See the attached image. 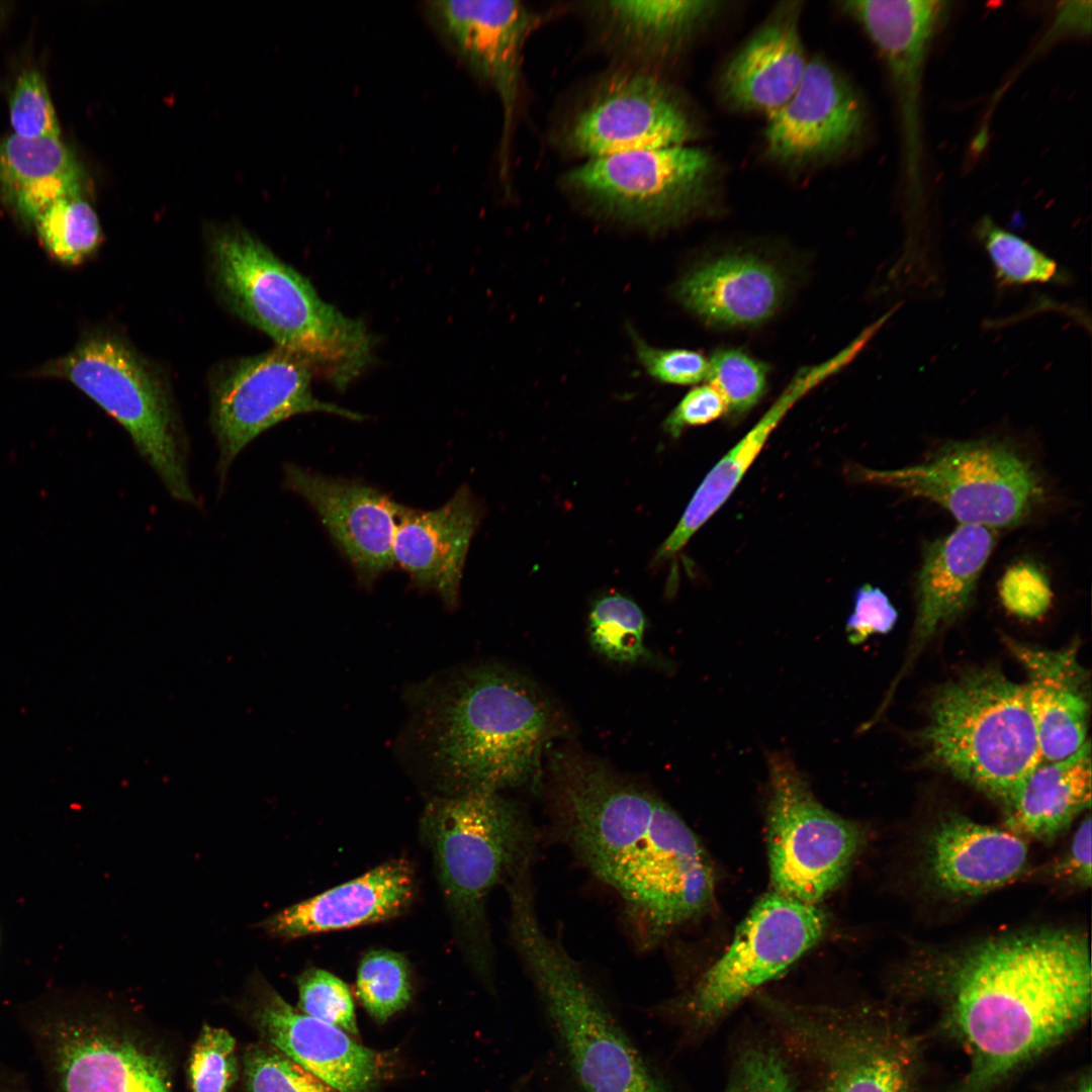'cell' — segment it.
I'll return each mask as SVG.
<instances>
[{
  "label": "cell",
  "mask_w": 1092,
  "mask_h": 1092,
  "mask_svg": "<svg viewBox=\"0 0 1092 1092\" xmlns=\"http://www.w3.org/2000/svg\"><path fill=\"white\" fill-rule=\"evenodd\" d=\"M0 191L25 221L33 222L55 201L83 193V172L56 138L0 140Z\"/></svg>",
  "instance_id": "30"
},
{
  "label": "cell",
  "mask_w": 1092,
  "mask_h": 1092,
  "mask_svg": "<svg viewBox=\"0 0 1092 1092\" xmlns=\"http://www.w3.org/2000/svg\"><path fill=\"white\" fill-rule=\"evenodd\" d=\"M767 367L738 349H719L709 360L707 379L724 399L727 411L744 414L766 389Z\"/></svg>",
  "instance_id": "38"
},
{
  "label": "cell",
  "mask_w": 1092,
  "mask_h": 1092,
  "mask_svg": "<svg viewBox=\"0 0 1092 1092\" xmlns=\"http://www.w3.org/2000/svg\"><path fill=\"white\" fill-rule=\"evenodd\" d=\"M1006 645L1027 673L1042 760L1073 754L1087 740L1090 713L1089 677L1078 661L1077 644L1049 650L1008 638Z\"/></svg>",
  "instance_id": "25"
},
{
  "label": "cell",
  "mask_w": 1092,
  "mask_h": 1092,
  "mask_svg": "<svg viewBox=\"0 0 1092 1092\" xmlns=\"http://www.w3.org/2000/svg\"><path fill=\"white\" fill-rule=\"evenodd\" d=\"M298 1010L358 1036L354 1001L347 984L322 969H308L296 978Z\"/></svg>",
  "instance_id": "40"
},
{
  "label": "cell",
  "mask_w": 1092,
  "mask_h": 1092,
  "mask_svg": "<svg viewBox=\"0 0 1092 1092\" xmlns=\"http://www.w3.org/2000/svg\"><path fill=\"white\" fill-rule=\"evenodd\" d=\"M243 1067L247 1092H340L266 1041L247 1048Z\"/></svg>",
  "instance_id": "37"
},
{
  "label": "cell",
  "mask_w": 1092,
  "mask_h": 1092,
  "mask_svg": "<svg viewBox=\"0 0 1092 1092\" xmlns=\"http://www.w3.org/2000/svg\"><path fill=\"white\" fill-rule=\"evenodd\" d=\"M82 390L129 435L138 453L169 494L196 506L187 466V442L161 374L128 342L94 333L39 369Z\"/></svg>",
  "instance_id": "8"
},
{
  "label": "cell",
  "mask_w": 1092,
  "mask_h": 1092,
  "mask_svg": "<svg viewBox=\"0 0 1092 1092\" xmlns=\"http://www.w3.org/2000/svg\"><path fill=\"white\" fill-rule=\"evenodd\" d=\"M1091 803V745L1055 761L1042 760L1006 804V827L1023 837L1050 839Z\"/></svg>",
  "instance_id": "29"
},
{
  "label": "cell",
  "mask_w": 1092,
  "mask_h": 1092,
  "mask_svg": "<svg viewBox=\"0 0 1092 1092\" xmlns=\"http://www.w3.org/2000/svg\"><path fill=\"white\" fill-rule=\"evenodd\" d=\"M800 11L798 2L784 3L729 60L720 79L729 105L768 116L792 97L809 62Z\"/></svg>",
  "instance_id": "23"
},
{
  "label": "cell",
  "mask_w": 1092,
  "mask_h": 1092,
  "mask_svg": "<svg viewBox=\"0 0 1092 1092\" xmlns=\"http://www.w3.org/2000/svg\"><path fill=\"white\" fill-rule=\"evenodd\" d=\"M843 367L844 358L836 354L821 364L802 369L795 376L755 426L709 471L679 522L659 547L655 562H664L681 551L692 536L728 499L790 408L813 387Z\"/></svg>",
  "instance_id": "28"
},
{
  "label": "cell",
  "mask_w": 1092,
  "mask_h": 1092,
  "mask_svg": "<svg viewBox=\"0 0 1092 1092\" xmlns=\"http://www.w3.org/2000/svg\"><path fill=\"white\" fill-rule=\"evenodd\" d=\"M790 1049L813 1070L814 1092H914V1045L869 1009L765 1000Z\"/></svg>",
  "instance_id": "11"
},
{
  "label": "cell",
  "mask_w": 1092,
  "mask_h": 1092,
  "mask_svg": "<svg viewBox=\"0 0 1092 1092\" xmlns=\"http://www.w3.org/2000/svg\"><path fill=\"white\" fill-rule=\"evenodd\" d=\"M217 289L229 307L302 359L338 389L372 362L365 325L324 301L300 273L247 231H217L210 243Z\"/></svg>",
  "instance_id": "4"
},
{
  "label": "cell",
  "mask_w": 1092,
  "mask_h": 1092,
  "mask_svg": "<svg viewBox=\"0 0 1092 1092\" xmlns=\"http://www.w3.org/2000/svg\"><path fill=\"white\" fill-rule=\"evenodd\" d=\"M996 538V529L960 524L925 549L916 581L913 650L969 607Z\"/></svg>",
  "instance_id": "27"
},
{
  "label": "cell",
  "mask_w": 1092,
  "mask_h": 1092,
  "mask_svg": "<svg viewBox=\"0 0 1092 1092\" xmlns=\"http://www.w3.org/2000/svg\"><path fill=\"white\" fill-rule=\"evenodd\" d=\"M480 510L466 486L442 507L420 511L402 506L393 540L394 563L415 585L434 590L454 609Z\"/></svg>",
  "instance_id": "22"
},
{
  "label": "cell",
  "mask_w": 1092,
  "mask_h": 1092,
  "mask_svg": "<svg viewBox=\"0 0 1092 1092\" xmlns=\"http://www.w3.org/2000/svg\"><path fill=\"white\" fill-rule=\"evenodd\" d=\"M767 843L775 892L817 905L847 875L861 827L825 808L787 752L766 753Z\"/></svg>",
  "instance_id": "12"
},
{
  "label": "cell",
  "mask_w": 1092,
  "mask_h": 1092,
  "mask_svg": "<svg viewBox=\"0 0 1092 1092\" xmlns=\"http://www.w3.org/2000/svg\"><path fill=\"white\" fill-rule=\"evenodd\" d=\"M1072 1092H1091V1084L1089 1081L1084 1082Z\"/></svg>",
  "instance_id": "49"
},
{
  "label": "cell",
  "mask_w": 1092,
  "mask_h": 1092,
  "mask_svg": "<svg viewBox=\"0 0 1092 1092\" xmlns=\"http://www.w3.org/2000/svg\"><path fill=\"white\" fill-rule=\"evenodd\" d=\"M1064 874L1086 886L1091 883V818L1087 816L1074 834L1065 863Z\"/></svg>",
  "instance_id": "47"
},
{
  "label": "cell",
  "mask_w": 1092,
  "mask_h": 1092,
  "mask_svg": "<svg viewBox=\"0 0 1092 1092\" xmlns=\"http://www.w3.org/2000/svg\"><path fill=\"white\" fill-rule=\"evenodd\" d=\"M692 123L671 90L649 73L622 70L595 88L569 122L565 144L587 159L684 146Z\"/></svg>",
  "instance_id": "16"
},
{
  "label": "cell",
  "mask_w": 1092,
  "mask_h": 1092,
  "mask_svg": "<svg viewBox=\"0 0 1092 1092\" xmlns=\"http://www.w3.org/2000/svg\"><path fill=\"white\" fill-rule=\"evenodd\" d=\"M550 772L559 839L620 899L639 948L656 946L709 909L710 861L660 796L578 752L555 755Z\"/></svg>",
  "instance_id": "1"
},
{
  "label": "cell",
  "mask_w": 1092,
  "mask_h": 1092,
  "mask_svg": "<svg viewBox=\"0 0 1092 1092\" xmlns=\"http://www.w3.org/2000/svg\"><path fill=\"white\" fill-rule=\"evenodd\" d=\"M407 742L440 792H502L533 782L552 736L551 706L504 666L447 672L410 693Z\"/></svg>",
  "instance_id": "3"
},
{
  "label": "cell",
  "mask_w": 1092,
  "mask_h": 1092,
  "mask_svg": "<svg viewBox=\"0 0 1092 1092\" xmlns=\"http://www.w3.org/2000/svg\"><path fill=\"white\" fill-rule=\"evenodd\" d=\"M357 996L378 1023H384L404 1009L412 999L410 966L405 958L390 949H372L360 961Z\"/></svg>",
  "instance_id": "36"
},
{
  "label": "cell",
  "mask_w": 1092,
  "mask_h": 1092,
  "mask_svg": "<svg viewBox=\"0 0 1092 1092\" xmlns=\"http://www.w3.org/2000/svg\"><path fill=\"white\" fill-rule=\"evenodd\" d=\"M999 596L1010 613L1026 619L1042 616L1052 603L1045 573L1029 561L1018 562L1005 571L999 582Z\"/></svg>",
  "instance_id": "43"
},
{
  "label": "cell",
  "mask_w": 1092,
  "mask_h": 1092,
  "mask_svg": "<svg viewBox=\"0 0 1092 1092\" xmlns=\"http://www.w3.org/2000/svg\"><path fill=\"white\" fill-rule=\"evenodd\" d=\"M828 927L826 912L777 892L761 897L738 926L723 956L669 1004L693 1030H705L815 945Z\"/></svg>",
  "instance_id": "13"
},
{
  "label": "cell",
  "mask_w": 1092,
  "mask_h": 1092,
  "mask_svg": "<svg viewBox=\"0 0 1092 1092\" xmlns=\"http://www.w3.org/2000/svg\"><path fill=\"white\" fill-rule=\"evenodd\" d=\"M898 612L889 597L879 587L863 584L853 596V610L845 622L851 644H860L871 635L887 634L896 625Z\"/></svg>",
  "instance_id": "45"
},
{
  "label": "cell",
  "mask_w": 1092,
  "mask_h": 1092,
  "mask_svg": "<svg viewBox=\"0 0 1092 1092\" xmlns=\"http://www.w3.org/2000/svg\"><path fill=\"white\" fill-rule=\"evenodd\" d=\"M921 740L932 763L1005 805L1042 761L1025 684L995 669L939 689Z\"/></svg>",
  "instance_id": "7"
},
{
  "label": "cell",
  "mask_w": 1092,
  "mask_h": 1092,
  "mask_svg": "<svg viewBox=\"0 0 1092 1092\" xmlns=\"http://www.w3.org/2000/svg\"><path fill=\"white\" fill-rule=\"evenodd\" d=\"M32 223L49 253L68 265L89 258L102 240L98 216L83 193L55 201Z\"/></svg>",
  "instance_id": "34"
},
{
  "label": "cell",
  "mask_w": 1092,
  "mask_h": 1092,
  "mask_svg": "<svg viewBox=\"0 0 1092 1092\" xmlns=\"http://www.w3.org/2000/svg\"><path fill=\"white\" fill-rule=\"evenodd\" d=\"M0 13H1V6H0Z\"/></svg>",
  "instance_id": "50"
},
{
  "label": "cell",
  "mask_w": 1092,
  "mask_h": 1092,
  "mask_svg": "<svg viewBox=\"0 0 1092 1092\" xmlns=\"http://www.w3.org/2000/svg\"><path fill=\"white\" fill-rule=\"evenodd\" d=\"M0 1092H31L26 1077L18 1070L0 1063Z\"/></svg>",
  "instance_id": "48"
},
{
  "label": "cell",
  "mask_w": 1092,
  "mask_h": 1092,
  "mask_svg": "<svg viewBox=\"0 0 1092 1092\" xmlns=\"http://www.w3.org/2000/svg\"><path fill=\"white\" fill-rule=\"evenodd\" d=\"M254 1019L266 1042L340 1092H372L381 1057L344 1030L293 1008L260 975L251 980Z\"/></svg>",
  "instance_id": "20"
},
{
  "label": "cell",
  "mask_w": 1092,
  "mask_h": 1092,
  "mask_svg": "<svg viewBox=\"0 0 1092 1092\" xmlns=\"http://www.w3.org/2000/svg\"><path fill=\"white\" fill-rule=\"evenodd\" d=\"M312 374L302 359L276 347L236 360L213 381L210 425L221 481L252 441L293 416L321 412L363 420L355 412L317 399L310 388Z\"/></svg>",
  "instance_id": "15"
},
{
  "label": "cell",
  "mask_w": 1092,
  "mask_h": 1092,
  "mask_svg": "<svg viewBox=\"0 0 1092 1092\" xmlns=\"http://www.w3.org/2000/svg\"><path fill=\"white\" fill-rule=\"evenodd\" d=\"M191 1092H230L239 1076L234 1036L222 1027L203 1024L188 1059Z\"/></svg>",
  "instance_id": "39"
},
{
  "label": "cell",
  "mask_w": 1092,
  "mask_h": 1092,
  "mask_svg": "<svg viewBox=\"0 0 1092 1092\" xmlns=\"http://www.w3.org/2000/svg\"><path fill=\"white\" fill-rule=\"evenodd\" d=\"M727 406L724 399L710 384L689 391L666 418L663 428L672 437H678L687 427L711 423L720 418Z\"/></svg>",
  "instance_id": "46"
},
{
  "label": "cell",
  "mask_w": 1092,
  "mask_h": 1092,
  "mask_svg": "<svg viewBox=\"0 0 1092 1092\" xmlns=\"http://www.w3.org/2000/svg\"><path fill=\"white\" fill-rule=\"evenodd\" d=\"M645 627L644 614L635 602L611 595L595 602L588 615L587 633L593 649L609 661L656 663L644 642Z\"/></svg>",
  "instance_id": "33"
},
{
  "label": "cell",
  "mask_w": 1092,
  "mask_h": 1092,
  "mask_svg": "<svg viewBox=\"0 0 1092 1092\" xmlns=\"http://www.w3.org/2000/svg\"><path fill=\"white\" fill-rule=\"evenodd\" d=\"M1027 852L1024 839L1009 830L951 816L931 831L925 864L940 891L973 897L1016 879L1025 868Z\"/></svg>",
  "instance_id": "24"
},
{
  "label": "cell",
  "mask_w": 1092,
  "mask_h": 1092,
  "mask_svg": "<svg viewBox=\"0 0 1092 1092\" xmlns=\"http://www.w3.org/2000/svg\"><path fill=\"white\" fill-rule=\"evenodd\" d=\"M632 335L639 361L657 380L688 385L707 378L709 360L702 354L686 349H656Z\"/></svg>",
  "instance_id": "44"
},
{
  "label": "cell",
  "mask_w": 1092,
  "mask_h": 1092,
  "mask_svg": "<svg viewBox=\"0 0 1092 1092\" xmlns=\"http://www.w3.org/2000/svg\"><path fill=\"white\" fill-rule=\"evenodd\" d=\"M19 1022L54 1092H172L162 1060L105 1009L55 994L24 1008Z\"/></svg>",
  "instance_id": "9"
},
{
  "label": "cell",
  "mask_w": 1092,
  "mask_h": 1092,
  "mask_svg": "<svg viewBox=\"0 0 1092 1092\" xmlns=\"http://www.w3.org/2000/svg\"><path fill=\"white\" fill-rule=\"evenodd\" d=\"M786 289L781 272L748 255H727L706 262L678 283L680 303L718 327L753 326L769 318Z\"/></svg>",
  "instance_id": "26"
},
{
  "label": "cell",
  "mask_w": 1092,
  "mask_h": 1092,
  "mask_svg": "<svg viewBox=\"0 0 1092 1092\" xmlns=\"http://www.w3.org/2000/svg\"><path fill=\"white\" fill-rule=\"evenodd\" d=\"M859 480L931 500L961 525L992 529L1021 523L1042 498L1032 462L1003 440L952 441L898 469H854Z\"/></svg>",
  "instance_id": "10"
},
{
  "label": "cell",
  "mask_w": 1092,
  "mask_h": 1092,
  "mask_svg": "<svg viewBox=\"0 0 1092 1092\" xmlns=\"http://www.w3.org/2000/svg\"><path fill=\"white\" fill-rule=\"evenodd\" d=\"M863 121L854 88L827 61L814 58L792 97L767 116L766 153L791 166L824 161L850 146Z\"/></svg>",
  "instance_id": "18"
},
{
  "label": "cell",
  "mask_w": 1092,
  "mask_h": 1092,
  "mask_svg": "<svg viewBox=\"0 0 1092 1092\" xmlns=\"http://www.w3.org/2000/svg\"><path fill=\"white\" fill-rule=\"evenodd\" d=\"M424 9L445 44L497 94L504 158L518 106L523 50L537 16L512 0H433Z\"/></svg>",
  "instance_id": "17"
},
{
  "label": "cell",
  "mask_w": 1092,
  "mask_h": 1092,
  "mask_svg": "<svg viewBox=\"0 0 1092 1092\" xmlns=\"http://www.w3.org/2000/svg\"><path fill=\"white\" fill-rule=\"evenodd\" d=\"M284 485L317 514L364 584L395 565L393 540L402 506L375 487L284 466Z\"/></svg>",
  "instance_id": "19"
},
{
  "label": "cell",
  "mask_w": 1092,
  "mask_h": 1092,
  "mask_svg": "<svg viewBox=\"0 0 1092 1092\" xmlns=\"http://www.w3.org/2000/svg\"><path fill=\"white\" fill-rule=\"evenodd\" d=\"M712 165L709 154L687 145L633 151L587 159L566 183L616 216L661 226L705 203Z\"/></svg>",
  "instance_id": "14"
},
{
  "label": "cell",
  "mask_w": 1092,
  "mask_h": 1092,
  "mask_svg": "<svg viewBox=\"0 0 1092 1092\" xmlns=\"http://www.w3.org/2000/svg\"><path fill=\"white\" fill-rule=\"evenodd\" d=\"M725 1092H794L789 1067L771 1046L744 1050L731 1071Z\"/></svg>",
  "instance_id": "42"
},
{
  "label": "cell",
  "mask_w": 1092,
  "mask_h": 1092,
  "mask_svg": "<svg viewBox=\"0 0 1092 1092\" xmlns=\"http://www.w3.org/2000/svg\"><path fill=\"white\" fill-rule=\"evenodd\" d=\"M13 133L22 138H60V125L44 79L34 69L17 79L10 97Z\"/></svg>",
  "instance_id": "41"
},
{
  "label": "cell",
  "mask_w": 1092,
  "mask_h": 1092,
  "mask_svg": "<svg viewBox=\"0 0 1092 1092\" xmlns=\"http://www.w3.org/2000/svg\"><path fill=\"white\" fill-rule=\"evenodd\" d=\"M421 833L465 956L489 982L493 954L486 901L496 886L533 868L536 828L526 810L500 792L470 791L430 799Z\"/></svg>",
  "instance_id": "6"
},
{
  "label": "cell",
  "mask_w": 1092,
  "mask_h": 1092,
  "mask_svg": "<svg viewBox=\"0 0 1092 1092\" xmlns=\"http://www.w3.org/2000/svg\"><path fill=\"white\" fill-rule=\"evenodd\" d=\"M511 944L582 1092H668L618 1024L582 966L542 926L534 882L515 880Z\"/></svg>",
  "instance_id": "5"
},
{
  "label": "cell",
  "mask_w": 1092,
  "mask_h": 1092,
  "mask_svg": "<svg viewBox=\"0 0 1092 1092\" xmlns=\"http://www.w3.org/2000/svg\"><path fill=\"white\" fill-rule=\"evenodd\" d=\"M976 235L1001 286L1061 281L1062 274L1054 259L1029 242L1002 229L990 217L980 220Z\"/></svg>",
  "instance_id": "35"
},
{
  "label": "cell",
  "mask_w": 1092,
  "mask_h": 1092,
  "mask_svg": "<svg viewBox=\"0 0 1092 1092\" xmlns=\"http://www.w3.org/2000/svg\"><path fill=\"white\" fill-rule=\"evenodd\" d=\"M942 4L931 0H854L844 2L843 9L862 26L897 80L911 90Z\"/></svg>",
  "instance_id": "31"
},
{
  "label": "cell",
  "mask_w": 1092,
  "mask_h": 1092,
  "mask_svg": "<svg viewBox=\"0 0 1092 1092\" xmlns=\"http://www.w3.org/2000/svg\"><path fill=\"white\" fill-rule=\"evenodd\" d=\"M941 971L945 1020L970 1060L966 1092L986 1090L1060 1042L1090 1011V947L1080 932L991 938Z\"/></svg>",
  "instance_id": "2"
},
{
  "label": "cell",
  "mask_w": 1092,
  "mask_h": 1092,
  "mask_svg": "<svg viewBox=\"0 0 1092 1092\" xmlns=\"http://www.w3.org/2000/svg\"><path fill=\"white\" fill-rule=\"evenodd\" d=\"M712 1L615 0L595 3L594 9L618 38L647 53L677 42L717 9Z\"/></svg>",
  "instance_id": "32"
},
{
  "label": "cell",
  "mask_w": 1092,
  "mask_h": 1092,
  "mask_svg": "<svg viewBox=\"0 0 1092 1092\" xmlns=\"http://www.w3.org/2000/svg\"><path fill=\"white\" fill-rule=\"evenodd\" d=\"M416 879L405 858L387 860L364 875L269 916L260 926L270 936L294 939L385 921L412 903Z\"/></svg>",
  "instance_id": "21"
}]
</instances>
